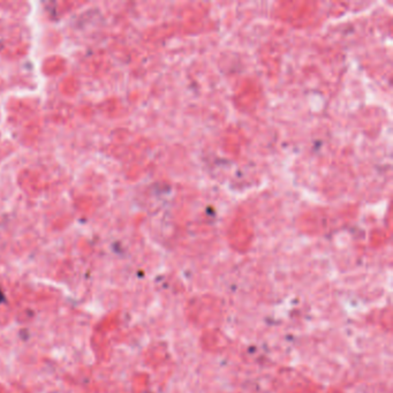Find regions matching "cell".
<instances>
[{
    "label": "cell",
    "instance_id": "cell-1",
    "mask_svg": "<svg viewBox=\"0 0 393 393\" xmlns=\"http://www.w3.org/2000/svg\"><path fill=\"white\" fill-rule=\"evenodd\" d=\"M0 301H3V293L0 292Z\"/></svg>",
    "mask_w": 393,
    "mask_h": 393
}]
</instances>
